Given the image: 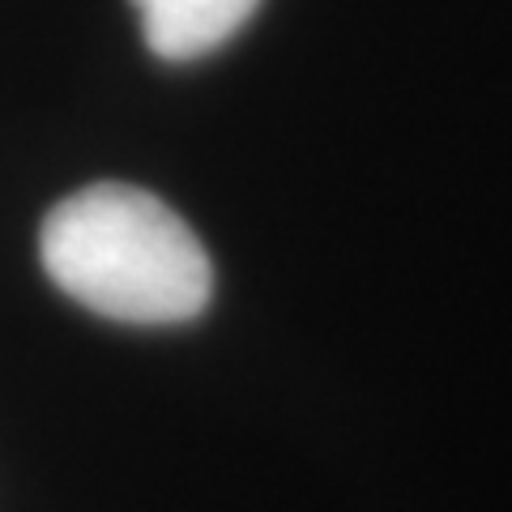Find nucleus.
<instances>
[{
	"label": "nucleus",
	"mask_w": 512,
	"mask_h": 512,
	"mask_svg": "<svg viewBox=\"0 0 512 512\" xmlns=\"http://www.w3.org/2000/svg\"><path fill=\"white\" fill-rule=\"evenodd\" d=\"M39 261L73 303L120 325H184L214 295V261L197 231L133 184H90L52 205Z\"/></svg>",
	"instance_id": "nucleus-1"
},
{
	"label": "nucleus",
	"mask_w": 512,
	"mask_h": 512,
	"mask_svg": "<svg viewBox=\"0 0 512 512\" xmlns=\"http://www.w3.org/2000/svg\"><path fill=\"white\" fill-rule=\"evenodd\" d=\"M158 60L184 64L218 52L252 22L261 0H128Z\"/></svg>",
	"instance_id": "nucleus-2"
}]
</instances>
